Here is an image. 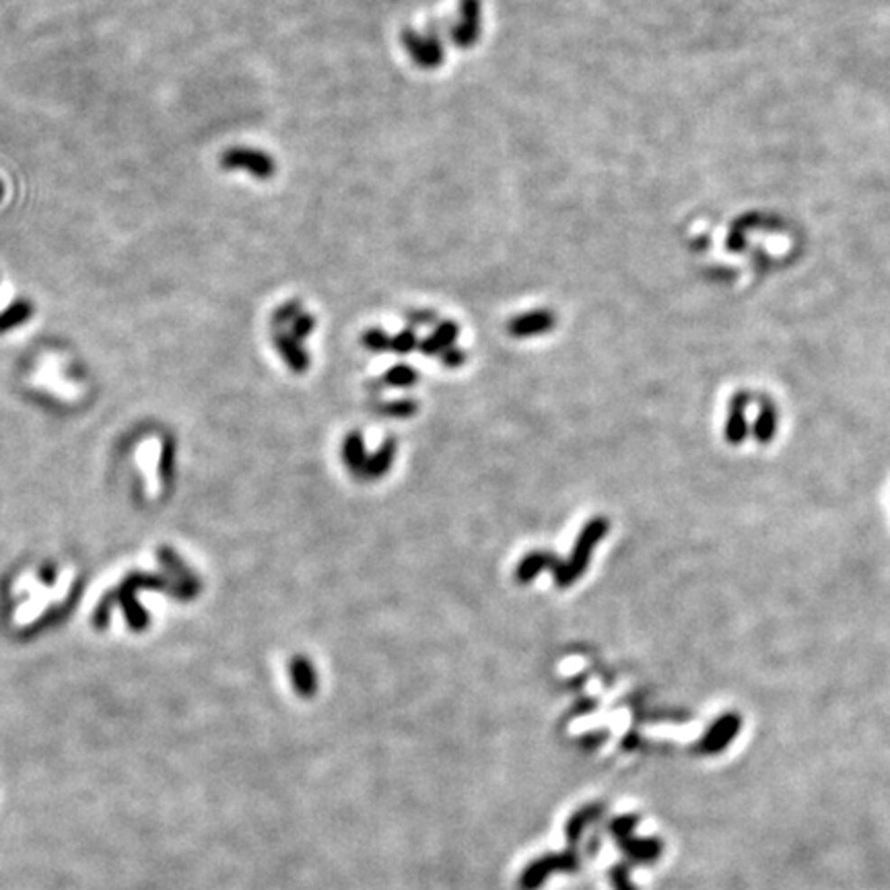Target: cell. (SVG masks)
Wrapping results in <instances>:
<instances>
[{"mask_svg":"<svg viewBox=\"0 0 890 890\" xmlns=\"http://www.w3.org/2000/svg\"><path fill=\"white\" fill-rule=\"evenodd\" d=\"M779 429V411L777 404L773 403L771 398L761 396V404H758V414L753 425V435L755 440L761 445H767L775 440Z\"/></svg>","mask_w":890,"mask_h":890,"instance_id":"5b68a950","label":"cell"},{"mask_svg":"<svg viewBox=\"0 0 890 890\" xmlns=\"http://www.w3.org/2000/svg\"><path fill=\"white\" fill-rule=\"evenodd\" d=\"M750 400H753L750 392H736L732 400H729L728 419H726V425H724V440L729 445H740L748 437L750 429H748L746 411H748Z\"/></svg>","mask_w":890,"mask_h":890,"instance_id":"7a4b0ae2","label":"cell"},{"mask_svg":"<svg viewBox=\"0 0 890 890\" xmlns=\"http://www.w3.org/2000/svg\"><path fill=\"white\" fill-rule=\"evenodd\" d=\"M134 594H136V588L126 579V583H124V586L120 588V592H118V602L124 610V617H126V621L130 625V629L143 631L149 623V615L144 612L141 604L136 602Z\"/></svg>","mask_w":890,"mask_h":890,"instance_id":"8992f818","label":"cell"},{"mask_svg":"<svg viewBox=\"0 0 890 890\" xmlns=\"http://www.w3.org/2000/svg\"><path fill=\"white\" fill-rule=\"evenodd\" d=\"M221 167L225 172H246L256 180H270L276 173L274 159L264 151L233 147L221 155Z\"/></svg>","mask_w":890,"mask_h":890,"instance_id":"6da1fadb","label":"cell"},{"mask_svg":"<svg viewBox=\"0 0 890 890\" xmlns=\"http://www.w3.org/2000/svg\"><path fill=\"white\" fill-rule=\"evenodd\" d=\"M459 13H462V19L451 29V40L459 48H470L480 35V0H462Z\"/></svg>","mask_w":890,"mask_h":890,"instance_id":"3957f363","label":"cell"},{"mask_svg":"<svg viewBox=\"0 0 890 890\" xmlns=\"http://www.w3.org/2000/svg\"><path fill=\"white\" fill-rule=\"evenodd\" d=\"M404 46L408 54L413 56V60L421 64L422 69H435L443 60V48L433 35H417L414 32H406Z\"/></svg>","mask_w":890,"mask_h":890,"instance_id":"277c9868","label":"cell"},{"mask_svg":"<svg viewBox=\"0 0 890 890\" xmlns=\"http://www.w3.org/2000/svg\"><path fill=\"white\" fill-rule=\"evenodd\" d=\"M293 328L295 334L305 337V334H310V330L313 328V320L308 316V313H299V316L293 320Z\"/></svg>","mask_w":890,"mask_h":890,"instance_id":"8fae6325","label":"cell"},{"mask_svg":"<svg viewBox=\"0 0 890 890\" xmlns=\"http://www.w3.org/2000/svg\"><path fill=\"white\" fill-rule=\"evenodd\" d=\"M274 342H276V347H279L281 355L284 357V359H287V363L291 365V367H293V369H303L305 367V363H308V357L303 355V351H301V348H299V345H295L293 338L279 337Z\"/></svg>","mask_w":890,"mask_h":890,"instance_id":"30bf717a","label":"cell"},{"mask_svg":"<svg viewBox=\"0 0 890 890\" xmlns=\"http://www.w3.org/2000/svg\"><path fill=\"white\" fill-rule=\"evenodd\" d=\"M738 726L740 721L736 715H726V718H721L709 732V742H707L709 744V748H719L724 746V744H728V740L736 734Z\"/></svg>","mask_w":890,"mask_h":890,"instance_id":"9c48e42d","label":"cell"},{"mask_svg":"<svg viewBox=\"0 0 890 890\" xmlns=\"http://www.w3.org/2000/svg\"><path fill=\"white\" fill-rule=\"evenodd\" d=\"M33 316V305L27 299H17L9 308L0 311V334L13 332L14 328L27 324Z\"/></svg>","mask_w":890,"mask_h":890,"instance_id":"ba28073f","label":"cell"},{"mask_svg":"<svg viewBox=\"0 0 890 890\" xmlns=\"http://www.w3.org/2000/svg\"><path fill=\"white\" fill-rule=\"evenodd\" d=\"M552 324H554V318H552L551 311H534V313H526V316H520L517 320H514V322L509 324V328H512V332L515 334V337H532V334L551 330Z\"/></svg>","mask_w":890,"mask_h":890,"instance_id":"52a82bcc","label":"cell"}]
</instances>
